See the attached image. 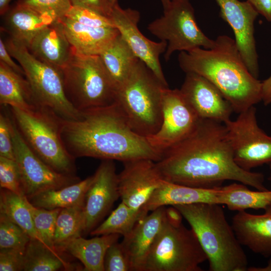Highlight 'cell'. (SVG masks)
Instances as JSON below:
<instances>
[{
  "label": "cell",
  "mask_w": 271,
  "mask_h": 271,
  "mask_svg": "<svg viewBox=\"0 0 271 271\" xmlns=\"http://www.w3.org/2000/svg\"><path fill=\"white\" fill-rule=\"evenodd\" d=\"M156 164L164 180L181 185L212 189L232 180L268 190L262 173L236 164L225 124L213 120L201 119L189 136L165 151Z\"/></svg>",
  "instance_id": "cell-1"
},
{
  "label": "cell",
  "mask_w": 271,
  "mask_h": 271,
  "mask_svg": "<svg viewBox=\"0 0 271 271\" xmlns=\"http://www.w3.org/2000/svg\"><path fill=\"white\" fill-rule=\"evenodd\" d=\"M61 136L67 150L75 158L86 157L124 163L139 159L157 162L162 157L146 137L132 129L115 102L81 111L76 120L63 119Z\"/></svg>",
  "instance_id": "cell-2"
},
{
  "label": "cell",
  "mask_w": 271,
  "mask_h": 271,
  "mask_svg": "<svg viewBox=\"0 0 271 271\" xmlns=\"http://www.w3.org/2000/svg\"><path fill=\"white\" fill-rule=\"evenodd\" d=\"M180 68L208 80L240 113L262 101V82L249 72L235 40L219 36L211 49L196 48L180 52Z\"/></svg>",
  "instance_id": "cell-3"
},
{
  "label": "cell",
  "mask_w": 271,
  "mask_h": 271,
  "mask_svg": "<svg viewBox=\"0 0 271 271\" xmlns=\"http://www.w3.org/2000/svg\"><path fill=\"white\" fill-rule=\"evenodd\" d=\"M189 224L205 252L210 271H246V255L220 204L174 205Z\"/></svg>",
  "instance_id": "cell-4"
},
{
  "label": "cell",
  "mask_w": 271,
  "mask_h": 271,
  "mask_svg": "<svg viewBox=\"0 0 271 271\" xmlns=\"http://www.w3.org/2000/svg\"><path fill=\"white\" fill-rule=\"evenodd\" d=\"M165 86L139 60L123 84L115 102L137 133L148 137L159 129L162 122V100Z\"/></svg>",
  "instance_id": "cell-5"
},
{
  "label": "cell",
  "mask_w": 271,
  "mask_h": 271,
  "mask_svg": "<svg viewBox=\"0 0 271 271\" xmlns=\"http://www.w3.org/2000/svg\"><path fill=\"white\" fill-rule=\"evenodd\" d=\"M9 107L19 132L31 150L57 172L76 176L75 158L67 150L61 136L63 119L44 107L31 111Z\"/></svg>",
  "instance_id": "cell-6"
},
{
  "label": "cell",
  "mask_w": 271,
  "mask_h": 271,
  "mask_svg": "<svg viewBox=\"0 0 271 271\" xmlns=\"http://www.w3.org/2000/svg\"><path fill=\"white\" fill-rule=\"evenodd\" d=\"M62 71L66 96L79 111L115 102L116 89L99 55L81 54L73 49Z\"/></svg>",
  "instance_id": "cell-7"
},
{
  "label": "cell",
  "mask_w": 271,
  "mask_h": 271,
  "mask_svg": "<svg viewBox=\"0 0 271 271\" xmlns=\"http://www.w3.org/2000/svg\"><path fill=\"white\" fill-rule=\"evenodd\" d=\"M207 260L194 231L166 219L146 258L141 271H202Z\"/></svg>",
  "instance_id": "cell-8"
},
{
  "label": "cell",
  "mask_w": 271,
  "mask_h": 271,
  "mask_svg": "<svg viewBox=\"0 0 271 271\" xmlns=\"http://www.w3.org/2000/svg\"><path fill=\"white\" fill-rule=\"evenodd\" d=\"M5 43L11 56L22 67L39 104L63 119H79L81 112L66 96L62 69L38 59L25 46L10 38Z\"/></svg>",
  "instance_id": "cell-9"
},
{
  "label": "cell",
  "mask_w": 271,
  "mask_h": 271,
  "mask_svg": "<svg viewBox=\"0 0 271 271\" xmlns=\"http://www.w3.org/2000/svg\"><path fill=\"white\" fill-rule=\"evenodd\" d=\"M148 29L167 43L166 61L175 51L187 52L199 47L211 49L215 45V40L207 37L197 25L190 0L172 1L164 9L163 15L150 23Z\"/></svg>",
  "instance_id": "cell-10"
},
{
  "label": "cell",
  "mask_w": 271,
  "mask_h": 271,
  "mask_svg": "<svg viewBox=\"0 0 271 271\" xmlns=\"http://www.w3.org/2000/svg\"><path fill=\"white\" fill-rule=\"evenodd\" d=\"M254 106L239 113L235 120L225 124L236 164L250 171L271 163V136L259 126Z\"/></svg>",
  "instance_id": "cell-11"
},
{
  "label": "cell",
  "mask_w": 271,
  "mask_h": 271,
  "mask_svg": "<svg viewBox=\"0 0 271 271\" xmlns=\"http://www.w3.org/2000/svg\"><path fill=\"white\" fill-rule=\"evenodd\" d=\"M11 117L15 161L20 170L23 191L27 198L80 180L76 176L57 172L43 161L27 144Z\"/></svg>",
  "instance_id": "cell-12"
},
{
  "label": "cell",
  "mask_w": 271,
  "mask_h": 271,
  "mask_svg": "<svg viewBox=\"0 0 271 271\" xmlns=\"http://www.w3.org/2000/svg\"><path fill=\"white\" fill-rule=\"evenodd\" d=\"M161 125L147 137L151 146L162 153L189 136L201 119L186 101L180 89H164Z\"/></svg>",
  "instance_id": "cell-13"
},
{
  "label": "cell",
  "mask_w": 271,
  "mask_h": 271,
  "mask_svg": "<svg viewBox=\"0 0 271 271\" xmlns=\"http://www.w3.org/2000/svg\"><path fill=\"white\" fill-rule=\"evenodd\" d=\"M110 18L137 58L144 62L161 82L168 86L160 62V56L165 52L167 43L152 41L141 32L138 27L140 14L137 10L123 9L116 4L112 7Z\"/></svg>",
  "instance_id": "cell-14"
},
{
  "label": "cell",
  "mask_w": 271,
  "mask_h": 271,
  "mask_svg": "<svg viewBox=\"0 0 271 271\" xmlns=\"http://www.w3.org/2000/svg\"><path fill=\"white\" fill-rule=\"evenodd\" d=\"M119 198L118 174L114 161L103 160L93 175L86 194L83 209V234L90 233Z\"/></svg>",
  "instance_id": "cell-15"
},
{
  "label": "cell",
  "mask_w": 271,
  "mask_h": 271,
  "mask_svg": "<svg viewBox=\"0 0 271 271\" xmlns=\"http://www.w3.org/2000/svg\"><path fill=\"white\" fill-rule=\"evenodd\" d=\"M220 16L232 28L235 41L249 72L258 76V56L254 37V23L258 12L247 1L216 0Z\"/></svg>",
  "instance_id": "cell-16"
},
{
  "label": "cell",
  "mask_w": 271,
  "mask_h": 271,
  "mask_svg": "<svg viewBox=\"0 0 271 271\" xmlns=\"http://www.w3.org/2000/svg\"><path fill=\"white\" fill-rule=\"evenodd\" d=\"M118 174V187L121 202L130 208L139 210L149 200L164 180L156 162L139 159L123 163Z\"/></svg>",
  "instance_id": "cell-17"
},
{
  "label": "cell",
  "mask_w": 271,
  "mask_h": 271,
  "mask_svg": "<svg viewBox=\"0 0 271 271\" xmlns=\"http://www.w3.org/2000/svg\"><path fill=\"white\" fill-rule=\"evenodd\" d=\"M180 90L200 118L223 123L230 119L233 112L230 103L205 77L194 73H186Z\"/></svg>",
  "instance_id": "cell-18"
},
{
  "label": "cell",
  "mask_w": 271,
  "mask_h": 271,
  "mask_svg": "<svg viewBox=\"0 0 271 271\" xmlns=\"http://www.w3.org/2000/svg\"><path fill=\"white\" fill-rule=\"evenodd\" d=\"M166 206L141 219L120 242L131 271H141L149 251L166 220Z\"/></svg>",
  "instance_id": "cell-19"
},
{
  "label": "cell",
  "mask_w": 271,
  "mask_h": 271,
  "mask_svg": "<svg viewBox=\"0 0 271 271\" xmlns=\"http://www.w3.org/2000/svg\"><path fill=\"white\" fill-rule=\"evenodd\" d=\"M231 225L241 245L265 257H271V206L260 215L238 211Z\"/></svg>",
  "instance_id": "cell-20"
},
{
  "label": "cell",
  "mask_w": 271,
  "mask_h": 271,
  "mask_svg": "<svg viewBox=\"0 0 271 271\" xmlns=\"http://www.w3.org/2000/svg\"><path fill=\"white\" fill-rule=\"evenodd\" d=\"M28 49L38 59L61 69L68 63L73 52L61 21L42 29Z\"/></svg>",
  "instance_id": "cell-21"
},
{
  "label": "cell",
  "mask_w": 271,
  "mask_h": 271,
  "mask_svg": "<svg viewBox=\"0 0 271 271\" xmlns=\"http://www.w3.org/2000/svg\"><path fill=\"white\" fill-rule=\"evenodd\" d=\"M220 187L202 189L181 185L163 180L144 207L148 212L164 206L210 203L219 204Z\"/></svg>",
  "instance_id": "cell-22"
},
{
  "label": "cell",
  "mask_w": 271,
  "mask_h": 271,
  "mask_svg": "<svg viewBox=\"0 0 271 271\" xmlns=\"http://www.w3.org/2000/svg\"><path fill=\"white\" fill-rule=\"evenodd\" d=\"M60 21L73 49L76 52L85 55H99L119 34L116 27L86 26L66 17Z\"/></svg>",
  "instance_id": "cell-23"
},
{
  "label": "cell",
  "mask_w": 271,
  "mask_h": 271,
  "mask_svg": "<svg viewBox=\"0 0 271 271\" xmlns=\"http://www.w3.org/2000/svg\"><path fill=\"white\" fill-rule=\"evenodd\" d=\"M3 16V31L9 34L11 39L27 48L42 29L58 21L18 4L12 9L10 8Z\"/></svg>",
  "instance_id": "cell-24"
},
{
  "label": "cell",
  "mask_w": 271,
  "mask_h": 271,
  "mask_svg": "<svg viewBox=\"0 0 271 271\" xmlns=\"http://www.w3.org/2000/svg\"><path fill=\"white\" fill-rule=\"evenodd\" d=\"M22 75L0 61V103L31 111L41 106L34 95L30 84Z\"/></svg>",
  "instance_id": "cell-25"
},
{
  "label": "cell",
  "mask_w": 271,
  "mask_h": 271,
  "mask_svg": "<svg viewBox=\"0 0 271 271\" xmlns=\"http://www.w3.org/2000/svg\"><path fill=\"white\" fill-rule=\"evenodd\" d=\"M119 236L117 234H110L89 239L78 236L65 244L59 253L67 252L78 259L83 264V270L104 271L106 252L110 245L118 241Z\"/></svg>",
  "instance_id": "cell-26"
},
{
  "label": "cell",
  "mask_w": 271,
  "mask_h": 271,
  "mask_svg": "<svg viewBox=\"0 0 271 271\" xmlns=\"http://www.w3.org/2000/svg\"><path fill=\"white\" fill-rule=\"evenodd\" d=\"M99 56L116 91L127 79L139 60L120 34Z\"/></svg>",
  "instance_id": "cell-27"
},
{
  "label": "cell",
  "mask_w": 271,
  "mask_h": 271,
  "mask_svg": "<svg viewBox=\"0 0 271 271\" xmlns=\"http://www.w3.org/2000/svg\"><path fill=\"white\" fill-rule=\"evenodd\" d=\"M92 179L93 175L74 184L47 191L27 199L34 206L49 210L84 205L86 194Z\"/></svg>",
  "instance_id": "cell-28"
},
{
  "label": "cell",
  "mask_w": 271,
  "mask_h": 271,
  "mask_svg": "<svg viewBox=\"0 0 271 271\" xmlns=\"http://www.w3.org/2000/svg\"><path fill=\"white\" fill-rule=\"evenodd\" d=\"M219 204L232 211L264 209L271 206V191H252L242 183L221 186Z\"/></svg>",
  "instance_id": "cell-29"
},
{
  "label": "cell",
  "mask_w": 271,
  "mask_h": 271,
  "mask_svg": "<svg viewBox=\"0 0 271 271\" xmlns=\"http://www.w3.org/2000/svg\"><path fill=\"white\" fill-rule=\"evenodd\" d=\"M0 214L19 226L31 238L43 242L35 227L27 198L25 196L1 188Z\"/></svg>",
  "instance_id": "cell-30"
},
{
  "label": "cell",
  "mask_w": 271,
  "mask_h": 271,
  "mask_svg": "<svg viewBox=\"0 0 271 271\" xmlns=\"http://www.w3.org/2000/svg\"><path fill=\"white\" fill-rule=\"evenodd\" d=\"M70 265L59 253L39 240L31 238L25 252L23 270L56 271L69 268Z\"/></svg>",
  "instance_id": "cell-31"
},
{
  "label": "cell",
  "mask_w": 271,
  "mask_h": 271,
  "mask_svg": "<svg viewBox=\"0 0 271 271\" xmlns=\"http://www.w3.org/2000/svg\"><path fill=\"white\" fill-rule=\"evenodd\" d=\"M148 213L144 208L136 210L121 202L107 218L94 229L90 234L98 236L117 234L124 237L130 233L138 222Z\"/></svg>",
  "instance_id": "cell-32"
},
{
  "label": "cell",
  "mask_w": 271,
  "mask_h": 271,
  "mask_svg": "<svg viewBox=\"0 0 271 271\" xmlns=\"http://www.w3.org/2000/svg\"><path fill=\"white\" fill-rule=\"evenodd\" d=\"M83 207L84 205H79L65 208L60 211L56 220L54 238V245L58 253L67 242L83 234Z\"/></svg>",
  "instance_id": "cell-33"
},
{
  "label": "cell",
  "mask_w": 271,
  "mask_h": 271,
  "mask_svg": "<svg viewBox=\"0 0 271 271\" xmlns=\"http://www.w3.org/2000/svg\"><path fill=\"white\" fill-rule=\"evenodd\" d=\"M27 202L35 227L43 242L50 249L58 252L54 245V238L56 220L61 209L49 210L38 208L33 205L28 199Z\"/></svg>",
  "instance_id": "cell-34"
},
{
  "label": "cell",
  "mask_w": 271,
  "mask_h": 271,
  "mask_svg": "<svg viewBox=\"0 0 271 271\" xmlns=\"http://www.w3.org/2000/svg\"><path fill=\"white\" fill-rule=\"evenodd\" d=\"M30 239L22 228L0 214V249L26 248Z\"/></svg>",
  "instance_id": "cell-35"
},
{
  "label": "cell",
  "mask_w": 271,
  "mask_h": 271,
  "mask_svg": "<svg viewBox=\"0 0 271 271\" xmlns=\"http://www.w3.org/2000/svg\"><path fill=\"white\" fill-rule=\"evenodd\" d=\"M17 4L56 21H60L65 17L72 6L70 0H18Z\"/></svg>",
  "instance_id": "cell-36"
},
{
  "label": "cell",
  "mask_w": 271,
  "mask_h": 271,
  "mask_svg": "<svg viewBox=\"0 0 271 271\" xmlns=\"http://www.w3.org/2000/svg\"><path fill=\"white\" fill-rule=\"evenodd\" d=\"M0 186L25 196L21 173L15 160L0 156Z\"/></svg>",
  "instance_id": "cell-37"
},
{
  "label": "cell",
  "mask_w": 271,
  "mask_h": 271,
  "mask_svg": "<svg viewBox=\"0 0 271 271\" xmlns=\"http://www.w3.org/2000/svg\"><path fill=\"white\" fill-rule=\"evenodd\" d=\"M65 17L86 26L115 27L110 17L83 7L72 6Z\"/></svg>",
  "instance_id": "cell-38"
},
{
  "label": "cell",
  "mask_w": 271,
  "mask_h": 271,
  "mask_svg": "<svg viewBox=\"0 0 271 271\" xmlns=\"http://www.w3.org/2000/svg\"><path fill=\"white\" fill-rule=\"evenodd\" d=\"M104 271H129L130 264L120 243L117 241L107 249L104 260Z\"/></svg>",
  "instance_id": "cell-39"
},
{
  "label": "cell",
  "mask_w": 271,
  "mask_h": 271,
  "mask_svg": "<svg viewBox=\"0 0 271 271\" xmlns=\"http://www.w3.org/2000/svg\"><path fill=\"white\" fill-rule=\"evenodd\" d=\"M3 111L0 113V156L15 160L12 119L10 112Z\"/></svg>",
  "instance_id": "cell-40"
},
{
  "label": "cell",
  "mask_w": 271,
  "mask_h": 271,
  "mask_svg": "<svg viewBox=\"0 0 271 271\" xmlns=\"http://www.w3.org/2000/svg\"><path fill=\"white\" fill-rule=\"evenodd\" d=\"M26 248L0 249V270H23Z\"/></svg>",
  "instance_id": "cell-41"
},
{
  "label": "cell",
  "mask_w": 271,
  "mask_h": 271,
  "mask_svg": "<svg viewBox=\"0 0 271 271\" xmlns=\"http://www.w3.org/2000/svg\"><path fill=\"white\" fill-rule=\"evenodd\" d=\"M72 6L81 7L110 17L112 6L109 0H70Z\"/></svg>",
  "instance_id": "cell-42"
},
{
  "label": "cell",
  "mask_w": 271,
  "mask_h": 271,
  "mask_svg": "<svg viewBox=\"0 0 271 271\" xmlns=\"http://www.w3.org/2000/svg\"><path fill=\"white\" fill-rule=\"evenodd\" d=\"M0 61L17 72L25 76V72L21 65H18L12 59V56L8 51L5 42L0 39Z\"/></svg>",
  "instance_id": "cell-43"
},
{
  "label": "cell",
  "mask_w": 271,
  "mask_h": 271,
  "mask_svg": "<svg viewBox=\"0 0 271 271\" xmlns=\"http://www.w3.org/2000/svg\"><path fill=\"white\" fill-rule=\"evenodd\" d=\"M258 14L271 23V0H247Z\"/></svg>",
  "instance_id": "cell-44"
},
{
  "label": "cell",
  "mask_w": 271,
  "mask_h": 271,
  "mask_svg": "<svg viewBox=\"0 0 271 271\" xmlns=\"http://www.w3.org/2000/svg\"><path fill=\"white\" fill-rule=\"evenodd\" d=\"M165 213L166 219L169 222L175 224L182 223L183 216L174 206H166Z\"/></svg>",
  "instance_id": "cell-45"
},
{
  "label": "cell",
  "mask_w": 271,
  "mask_h": 271,
  "mask_svg": "<svg viewBox=\"0 0 271 271\" xmlns=\"http://www.w3.org/2000/svg\"><path fill=\"white\" fill-rule=\"evenodd\" d=\"M262 101L265 105L271 103V75L262 82Z\"/></svg>",
  "instance_id": "cell-46"
},
{
  "label": "cell",
  "mask_w": 271,
  "mask_h": 271,
  "mask_svg": "<svg viewBox=\"0 0 271 271\" xmlns=\"http://www.w3.org/2000/svg\"><path fill=\"white\" fill-rule=\"evenodd\" d=\"M248 271H271V257L267 262V264L263 267L250 266L247 268Z\"/></svg>",
  "instance_id": "cell-47"
},
{
  "label": "cell",
  "mask_w": 271,
  "mask_h": 271,
  "mask_svg": "<svg viewBox=\"0 0 271 271\" xmlns=\"http://www.w3.org/2000/svg\"><path fill=\"white\" fill-rule=\"evenodd\" d=\"M12 0H0V14L3 16L10 9V3Z\"/></svg>",
  "instance_id": "cell-48"
},
{
  "label": "cell",
  "mask_w": 271,
  "mask_h": 271,
  "mask_svg": "<svg viewBox=\"0 0 271 271\" xmlns=\"http://www.w3.org/2000/svg\"><path fill=\"white\" fill-rule=\"evenodd\" d=\"M163 5V9L166 8L173 0H160Z\"/></svg>",
  "instance_id": "cell-49"
},
{
  "label": "cell",
  "mask_w": 271,
  "mask_h": 271,
  "mask_svg": "<svg viewBox=\"0 0 271 271\" xmlns=\"http://www.w3.org/2000/svg\"><path fill=\"white\" fill-rule=\"evenodd\" d=\"M109 1L112 7L114 6L115 5H116V4H118L117 0H109Z\"/></svg>",
  "instance_id": "cell-50"
},
{
  "label": "cell",
  "mask_w": 271,
  "mask_h": 271,
  "mask_svg": "<svg viewBox=\"0 0 271 271\" xmlns=\"http://www.w3.org/2000/svg\"><path fill=\"white\" fill-rule=\"evenodd\" d=\"M269 168H270V172H271V163L269 164Z\"/></svg>",
  "instance_id": "cell-51"
},
{
  "label": "cell",
  "mask_w": 271,
  "mask_h": 271,
  "mask_svg": "<svg viewBox=\"0 0 271 271\" xmlns=\"http://www.w3.org/2000/svg\"><path fill=\"white\" fill-rule=\"evenodd\" d=\"M269 180L270 181H271V173H270V175L269 178Z\"/></svg>",
  "instance_id": "cell-52"
}]
</instances>
